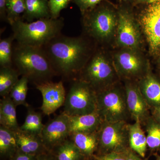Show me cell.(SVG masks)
I'll use <instances>...</instances> for the list:
<instances>
[{
    "mask_svg": "<svg viewBox=\"0 0 160 160\" xmlns=\"http://www.w3.org/2000/svg\"><path fill=\"white\" fill-rule=\"evenodd\" d=\"M42 48L57 74L65 77L82 71L86 64L89 48L82 38L61 34Z\"/></svg>",
    "mask_w": 160,
    "mask_h": 160,
    "instance_id": "6da1fadb",
    "label": "cell"
},
{
    "mask_svg": "<svg viewBox=\"0 0 160 160\" xmlns=\"http://www.w3.org/2000/svg\"><path fill=\"white\" fill-rule=\"evenodd\" d=\"M12 64L20 75L36 85L51 81L57 74L42 48L17 44L13 48Z\"/></svg>",
    "mask_w": 160,
    "mask_h": 160,
    "instance_id": "7a4b0ae2",
    "label": "cell"
},
{
    "mask_svg": "<svg viewBox=\"0 0 160 160\" xmlns=\"http://www.w3.org/2000/svg\"><path fill=\"white\" fill-rule=\"evenodd\" d=\"M13 37L19 45L43 48L52 39L62 34V19H41L26 22L19 19L10 25Z\"/></svg>",
    "mask_w": 160,
    "mask_h": 160,
    "instance_id": "3957f363",
    "label": "cell"
},
{
    "mask_svg": "<svg viewBox=\"0 0 160 160\" xmlns=\"http://www.w3.org/2000/svg\"><path fill=\"white\" fill-rule=\"evenodd\" d=\"M97 112L102 122H126L130 116L125 90L123 92L116 88L104 89L97 92Z\"/></svg>",
    "mask_w": 160,
    "mask_h": 160,
    "instance_id": "277c9868",
    "label": "cell"
},
{
    "mask_svg": "<svg viewBox=\"0 0 160 160\" xmlns=\"http://www.w3.org/2000/svg\"><path fill=\"white\" fill-rule=\"evenodd\" d=\"M97 92L88 83L79 80L72 84L66 96L63 112L69 116L97 112Z\"/></svg>",
    "mask_w": 160,
    "mask_h": 160,
    "instance_id": "5b68a950",
    "label": "cell"
},
{
    "mask_svg": "<svg viewBox=\"0 0 160 160\" xmlns=\"http://www.w3.org/2000/svg\"><path fill=\"white\" fill-rule=\"evenodd\" d=\"M98 147L102 154L110 152H122L128 149V125L125 121L102 122L98 130Z\"/></svg>",
    "mask_w": 160,
    "mask_h": 160,
    "instance_id": "8992f818",
    "label": "cell"
},
{
    "mask_svg": "<svg viewBox=\"0 0 160 160\" xmlns=\"http://www.w3.org/2000/svg\"><path fill=\"white\" fill-rule=\"evenodd\" d=\"M82 71L80 80L88 83L97 92L104 89L114 75L109 62L101 53L94 55Z\"/></svg>",
    "mask_w": 160,
    "mask_h": 160,
    "instance_id": "52a82bcc",
    "label": "cell"
},
{
    "mask_svg": "<svg viewBox=\"0 0 160 160\" xmlns=\"http://www.w3.org/2000/svg\"><path fill=\"white\" fill-rule=\"evenodd\" d=\"M116 24L115 15L112 11L101 9L86 16L83 24L89 36L101 41L108 38L112 34Z\"/></svg>",
    "mask_w": 160,
    "mask_h": 160,
    "instance_id": "ba28073f",
    "label": "cell"
},
{
    "mask_svg": "<svg viewBox=\"0 0 160 160\" xmlns=\"http://www.w3.org/2000/svg\"><path fill=\"white\" fill-rule=\"evenodd\" d=\"M140 22L150 50L156 52L160 48V1L149 4L141 14Z\"/></svg>",
    "mask_w": 160,
    "mask_h": 160,
    "instance_id": "9c48e42d",
    "label": "cell"
},
{
    "mask_svg": "<svg viewBox=\"0 0 160 160\" xmlns=\"http://www.w3.org/2000/svg\"><path fill=\"white\" fill-rule=\"evenodd\" d=\"M69 116L64 112L44 125L40 137L47 149L57 147L70 137Z\"/></svg>",
    "mask_w": 160,
    "mask_h": 160,
    "instance_id": "30bf717a",
    "label": "cell"
},
{
    "mask_svg": "<svg viewBox=\"0 0 160 160\" xmlns=\"http://www.w3.org/2000/svg\"><path fill=\"white\" fill-rule=\"evenodd\" d=\"M36 88L42 97L41 109L44 114L50 115L64 105L66 95L62 82H45L36 85Z\"/></svg>",
    "mask_w": 160,
    "mask_h": 160,
    "instance_id": "8fae6325",
    "label": "cell"
},
{
    "mask_svg": "<svg viewBox=\"0 0 160 160\" xmlns=\"http://www.w3.org/2000/svg\"><path fill=\"white\" fill-rule=\"evenodd\" d=\"M117 24L119 44L127 49H137L139 45V32L131 15L127 12H121Z\"/></svg>",
    "mask_w": 160,
    "mask_h": 160,
    "instance_id": "7c38bea8",
    "label": "cell"
},
{
    "mask_svg": "<svg viewBox=\"0 0 160 160\" xmlns=\"http://www.w3.org/2000/svg\"><path fill=\"white\" fill-rule=\"evenodd\" d=\"M126 102L129 113L135 121L140 122L149 118V106L146 102L138 86L127 83L125 87Z\"/></svg>",
    "mask_w": 160,
    "mask_h": 160,
    "instance_id": "4fadbf2b",
    "label": "cell"
},
{
    "mask_svg": "<svg viewBox=\"0 0 160 160\" xmlns=\"http://www.w3.org/2000/svg\"><path fill=\"white\" fill-rule=\"evenodd\" d=\"M69 118L70 135L76 132L98 131L102 122L97 112L89 114L69 116Z\"/></svg>",
    "mask_w": 160,
    "mask_h": 160,
    "instance_id": "5bb4252c",
    "label": "cell"
},
{
    "mask_svg": "<svg viewBox=\"0 0 160 160\" xmlns=\"http://www.w3.org/2000/svg\"><path fill=\"white\" fill-rule=\"evenodd\" d=\"M18 151L32 155L42 154L46 148L39 135L23 131L19 129L14 131Z\"/></svg>",
    "mask_w": 160,
    "mask_h": 160,
    "instance_id": "9a60e30c",
    "label": "cell"
},
{
    "mask_svg": "<svg viewBox=\"0 0 160 160\" xmlns=\"http://www.w3.org/2000/svg\"><path fill=\"white\" fill-rule=\"evenodd\" d=\"M139 88L149 106L160 107V82L151 74L145 75L140 81Z\"/></svg>",
    "mask_w": 160,
    "mask_h": 160,
    "instance_id": "2e32d148",
    "label": "cell"
},
{
    "mask_svg": "<svg viewBox=\"0 0 160 160\" xmlns=\"http://www.w3.org/2000/svg\"><path fill=\"white\" fill-rule=\"evenodd\" d=\"M117 62L120 72L127 77L138 75L142 72V64L140 58L130 51H123L117 56Z\"/></svg>",
    "mask_w": 160,
    "mask_h": 160,
    "instance_id": "e0dca14e",
    "label": "cell"
},
{
    "mask_svg": "<svg viewBox=\"0 0 160 160\" xmlns=\"http://www.w3.org/2000/svg\"><path fill=\"white\" fill-rule=\"evenodd\" d=\"M129 143L130 148L140 156L144 158L147 149L146 135L141 126V123L135 121L128 125Z\"/></svg>",
    "mask_w": 160,
    "mask_h": 160,
    "instance_id": "ac0fdd59",
    "label": "cell"
},
{
    "mask_svg": "<svg viewBox=\"0 0 160 160\" xmlns=\"http://www.w3.org/2000/svg\"><path fill=\"white\" fill-rule=\"evenodd\" d=\"M16 106L9 95L3 97L0 102V123L13 131L19 129L17 118Z\"/></svg>",
    "mask_w": 160,
    "mask_h": 160,
    "instance_id": "d6986e66",
    "label": "cell"
},
{
    "mask_svg": "<svg viewBox=\"0 0 160 160\" xmlns=\"http://www.w3.org/2000/svg\"><path fill=\"white\" fill-rule=\"evenodd\" d=\"M72 141L84 156H90L98 148V131L76 132L70 136Z\"/></svg>",
    "mask_w": 160,
    "mask_h": 160,
    "instance_id": "ffe728a7",
    "label": "cell"
},
{
    "mask_svg": "<svg viewBox=\"0 0 160 160\" xmlns=\"http://www.w3.org/2000/svg\"><path fill=\"white\" fill-rule=\"evenodd\" d=\"M25 19L28 22L35 19L51 18L48 2L47 0H25Z\"/></svg>",
    "mask_w": 160,
    "mask_h": 160,
    "instance_id": "44dd1931",
    "label": "cell"
},
{
    "mask_svg": "<svg viewBox=\"0 0 160 160\" xmlns=\"http://www.w3.org/2000/svg\"><path fill=\"white\" fill-rule=\"evenodd\" d=\"M18 151L14 131L0 126V153L2 156L12 158Z\"/></svg>",
    "mask_w": 160,
    "mask_h": 160,
    "instance_id": "7402d4cb",
    "label": "cell"
},
{
    "mask_svg": "<svg viewBox=\"0 0 160 160\" xmlns=\"http://www.w3.org/2000/svg\"><path fill=\"white\" fill-rule=\"evenodd\" d=\"M20 74L12 67H1L0 69V95L5 97L9 95L12 88L17 83Z\"/></svg>",
    "mask_w": 160,
    "mask_h": 160,
    "instance_id": "603a6c76",
    "label": "cell"
},
{
    "mask_svg": "<svg viewBox=\"0 0 160 160\" xmlns=\"http://www.w3.org/2000/svg\"><path fill=\"white\" fill-rule=\"evenodd\" d=\"M57 147L56 160H81L84 156L71 139H67Z\"/></svg>",
    "mask_w": 160,
    "mask_h": 160,
    "instance_id": "cb8c5ba5",
    "label": "cell"
},
{
    "mask_svg": "<svg viewBox=\"0 0 160 160\" xmlns=\"http://www.w3.org/2000/svg\"><path fill=\"white\" fill-rule=\"evenodd\" d=\"M41 113L29 108L28 109L25 122L20 129L23 131L40 136L44 126Z\"/></svg>",
    "mask_w": 160,
    "mask_h": 160,
    "instance_id": "d4e9b609",
    "label": "cell"
},
{
    "mask_svg": "<svg viewBox=\"0 0 160 160\" xmlns=\"http://www.w3.org/2000/svg\"><path fill=\"white\" fill-rule=\"evenodd\" d=\"M29 82L26 77L22 76L10 92L9 96L16 106L24 105L28 107L26 100Z\"/></svg>",
    "mask_w": 160,
    "mask_h": 160,
    "instance_id": "484cf974",
    "label": "cell"
},
{
    "mask_svg": "<svg viewBox=\"0 0 160 160\" xmlns=\"http://www.w3.org/2000/svg\"><path fill=\"white\" fill-rule=\"evenodd\" d=\"M147 146L151 149L160 150V124L153 118L146 120Z\"/></svg>",
    "mask_w": 160,
    "mask_h": 160,
    "instance_id": "4316f807",
    "label": "cell"
},
{
    "mask_svg": "<svg viewBox=\"0 0 160 160\" xmlns=\"http://www.w3.org/2000/svg\"><path fill=\"white\" fill-rule=\"evenodd\" d=\"M13 35L0 41V66L1 67H12V64Z\"/></svg>",
    "mask_w": 160,
    "mask_h": 160,
    "instance_id": "83f0119b",
    "label": "cell"
},
{
    "mask_svg": "<svg viewBox=\"0 0 160 160\" xmlns=\"http://www.w3.org/2000/svg\"><path fill=\"white\" fill-rule=\"evenodd\" d=\"M7 21L11 25L26 11L25 0H6Z\"/></svg>",
    "mask_w": 160,
    "mask_h": 160,
    "instance_id": "f1b7e54d",
    "label": "cell"
},
{
    "mask_svg": "<svg viewBox=\"0 0 160 160\" xmlns=\"http://www.w3.org/2000/svg\"><path fill=\"white\" fill-rule=\"evenodd\" d=\"M70 0H49L48 2L51 18H59L60 12L67 7Z\"/></svg>",
    "mask_w": 160,
    "mask_h": 160,
    "instance_id": "f546056e",
    "label": "cell"
},
{
    "mask_svg": "<svg viewBox=\"0 0 160 160\" xmlns=\"http://www.w3.org/2000/svg\"><path fill=\"white\" fill-rule=\"evenodd\" d=\"M102 0H73L82 12L92 9Z\"/></svg>",
    "mask_w": 160,
    "mask_h": 160,
    "instance_id": "4dcf8cb0",
    "label": "cell"
},
{
    "mask_svg": "<svg viewBox=\"0 0 160 160\" xmlns=\"http://www.w3.org/2000/svg\"><path fill=\"white\" fill-rule=\"evenodd\" d=\"M93 157L96 160H126L122 152H110Z\"/></svg>",
    "mask_w": 160,
    "mask_h": 160,
    "instance_id": "1f68e13d",
    "label": "cell"
},
{
    "mask_svg": "<svg viewBox=\"0 0 160 160\" xmlns=\"http://www.w3.org/2000/svg\"><path fill=\"white\" fill-rule=\"evenodd\" d=\"M36 157L37 156L27 154L20 151H18L13 157L14 160H36Z\"/></svg>",
    "mask_w": 160,
    "mask_h": 160,
    "instance_id": "d6a6232c",
    "label": "cell"
},
{
    "mask_svg": "<svg viewBox=\"0 0 160 160\" xmlns=\"http://www.w3.org/2000/svg\"><path fill=\"white\" fill-rule=\"evenodd\" d=\"M126 160H142L133 151L128 148L122 152Z\"/></svg>",
    "mask_w": 160,
    "mask_h": 160,
    "instance_id": "836d02e7",
    "label": "cell"
},
{
    "mask_svg": "<svg viewBox=\"0 0 160 160\" xmlns=\"http://www.w3.org/2000/svg\"><path fill=\"white\" fill-rule=\"evenodd\" d=\"M6 0H0V16L2 20L7 21Z\"/></svg>",
    "mask_w": 160,
    "mask_h": 160,
    "instance_id": "e575fe53",
    "label": "cell"
},
{
    "mask_svg": "<svg viewBox=\"0 0 160 160\" xmlns=\"http://www.w3.org/2000/svg\"><path fill=\"white\" fill-rule=\"evenodd\" d=\"M36 160H56L48 155L42 153L37 156Z\"/></svg>",
    "mask_w": 160,
    "mask_h": 160,
    "instance_id": "d590c367",
    "label": "cell"
},
{
    "mask_svg": "<svg viewBox=\"0 0 160 160\" xmlns=\"http://www.w3.org/2000/svg\"><path fill=\"white\" fill-rule=\"evenodd\" d=\"M153 118H160V107L153 108Z\"/></svg>",
    "mask_w": 160,
    "mask_h": 160,
    "instance_id": "8d00e7d4",
    "label": "cell"
},
{
    "mask_svg": "<svg viewBox=\"0 0 160 160\" xmlns=\"http://www.w3.org/2000/svg\"><path fill=\"white\" fill-rule=\"evenodd\" d=\"M136 1L138 3H148L149 4L159 2L160 0H136Z\"/></svg>",
    "mask_w": 160,
    "mask_h": 160,
    "instance_id": "74e56055",
    "label": "cell"
},
{
    "mask_svg": "<svg viewBox=\"0 0 160 160\" xmlns=\"http://www.w3.org/2000/svg\"><path fill=\"white\" fill-rule=\"evenodd\" d=\"M156 160H160V156H158Z\"/></svg>",
    "mask_w": 160,
    "mask_h": 160,
    "instance_id": "f35d334b",
    "label": "cell"
}]
</instances>
